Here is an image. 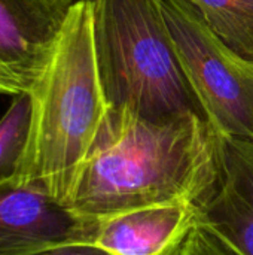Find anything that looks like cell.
Masks as SVG:
<instances>
[{
    "instance_id": "1",
    "label": "cell",
    "mask_w": 253,
    "mask_h": 255,
    "mask_svg": "<svg viewBox=\"0 0 253 255\" xmlns=\"http://www.w3.org/2000/svg\"><path fill=\"white\" fill-rule=\"evenodd\" d=\"M221 146L198 114L152 121L109 108L67 208L88 218L174 200L200 208L218 188Z\"/></svg>"
},
{
    "instance_id": "2",
    "label": "cell",
    "mask_w": 253,
    "mask_h": 255,
    "mask_svg": "<svg viewBox=\"0 0 253 255\" xmlns=\"http://www.w3.org/2000/svg\"><path fill=\"white\" fill-rule=\"evenodd\" d=\"M28 96V136L13 181L67 206L109 111L94 49L91 0L72 6L49 63Z\"/></svg>"
},
{
    "instance_id": "3",
    "label": "cell",
    "mask_w": 253,
    "mask_h": 255,
    "mask_svg": "<svg viewBox=\"0 0 253 255\" xmlns=\"http://www.w3.org/2000/svg\"><path fill=\"white\" fill-rule=\"evenodd\" d=\"M106 102L145 120L206 118L179 63L161 0H91ZM207 120V118H206Z\"/></svg>"
},
{
    "instance_id": "4",
    "label": "cell",
    "mask_w": 253,
    "mask_h": 255,
    "mask_svg": "<svg viewBox=\"0 0 253 255\" xmlns=\"http://www.w3.org/2000/svg\"><path fill=\"white\" fill-rule=\"evenodd\" d=\"M182 70L222 137L253 140V61L230 49L188 0H161Z\"/></svg>"
},
{
    "instance_id": "5",
    "label": "cell",
    "mask_w": 253,
    "mask_h": 255,
    "mask_svg": "<svg viewBox=\"0 0 253 255\" xmlns=\"http://www.w3.org/2000/svg\"><path fill=\"white\" fill-rule=\"evenodd\" d=\"M76 0H0V96L28 94Z\"/></svg>"
},
{
    "instance_id": "6",
    "label": "cell",
    "mask_w": 253,
    "mask_h": 255,
    "mask_svg": "<svg viewBox=\"0 0 253 255\" xmlns=\"http://www.w3.org/2000/svg\"><path fill=\"white\" fill-rule=\"evenodd\" d=\"M95 218L75 214L45 191L0 184V255H33L64 244H91Z\"/></svg>"
},
{
    "instance_id": "7",
    "label": "cell",
    "mask_w": 253,
    "mask_h": 255,
    "mask_svg": "<svg viewBox=\"0 0 253 255\" xmlns=\"http://www.w3.org/2000/svg\"><path fill=\"white\" fill-rule=\"evenodd\" d=\"M197 211L174 200L95 217L91 244L113 255H182Z\"/></svg>"
},
{
    "instance_id": "8",
    "label": "cell",
    "mask_w": 253,
    "mask_h": 255,
    "mask_svg": "<svg viewBox=\"0 0 253 255\" xmlns=\"http://www.w3.org/2000/svg\"><path fill=\"white\" fill-rule=\"evenodd\" d=\"M197 224L239 255H253V140L222 137L221 179Z\"/></svg>"
},
{
    "instance_id": "9",
    "label": "cell",
    "mask_w": 253,
    "mask_h": 255,
    "mask_svg": "<svg viewBox=\"0 0 253 255\" xmlns=\"http://www.w3.org/2000/svg\"><path fill=\"white\" fill-rule=\"evenodd\" d=\"M234 52L253 61V0H188Z\"/></svg>"
},
{
    "instance_id": "10",
    "label": "cell",
    "mask_w": 253,
    "mask_h": 255,
    "mask_svg": "<svg viewBox=\"0 0 253 255\" xmlns=\"http://www.w3.org/2000/svg\"><path fill=\"white\" fill-rule=\"evenodd\" d=\"M31 103L28 94L12 99L6 114L0 120V184L13 181L28 136Z\"/></svg>"
},
{
    "instance_id": "11",
    "label": "cell",
    "mask_w": 253,
    "mask_h": 255,
    "mask_svg": "<svg viewBox=\"0 0 253 255\" xmlns=\"http://www.w3.org/2000/svg\"><path fill=\"white\" fill-rule=\"evenodd\" d=\"M182 255H239L206 227L197 224L189 235Z\"/></svg>"
},
{
    "instance_id": "12",
    "label": "cell",
    "mask_w": 253,
    "mask_h": 255,
    "mask_svg": "<svg viewBox=\"0 0 253 255\" xmlns=\"http://www.w3.org/2000/svg\"><path fill=\"white\" fill-rule=\"evenodd\" d=\"M33 255H113L92 244H64Z\"/></svg>"
}]
</instances>
